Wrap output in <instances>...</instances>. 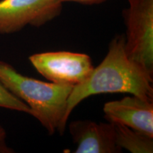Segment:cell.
<instances>
[{"label": "cell", "mask_w": 153, "mask_h": 153, "mask_svg": "<svg viewBox=\"0 0 153 153\" xmlns=\"http://www.w3.org/2000/svg\"><path fill=\"white\" fill-rule=\"evenodd\" d=\"M117 145L132 153H152L153 137L139 133L122 124L113 123Z\"/></svg>", "instance_id": "obj_8"}, {"label": "cell", "mask_w": 153, "mask_h": 153, "mask_svg": "<svg viewBox=\"0 0 153 153\" xmlns=\"http://www.w3.org/2000/svg\"><path fill=\"white\" fill-rule=\"evenodd\" d=\"M0 108L30 114V109L24 101L17 98L0 82Z\"/></svg>", "instance_id": "obj_9"}, {"label": "cell", "mask_w": 153, "mask_h": 153, "mask_svg": "<svg viewBox=\"0 0 153 153\" xmlns=\"http://www.w3.org/2000/svg\"><path fill=\"white\" fill-rule=\"evenodd\" d=\"M0 82L30 109V114L49 135L64 133L68 118V100L73 86L45 82L23 75L9 63L0 60Z\"/></svg>", "instance_id": "obj_2"}, {"label": "cell", "mask_w": 153, "mask_h": 153, "mask_svg": "<svg viewBox=\"0 0 153 153\" xmlns=\"http://www.w3.org/2000/svg\"><path fill=\"white\" fill-rule=\"evenodd\" d=\"M69 131L76 148L75 153H119L114 123L74 120L69 125Z\"/></svg>", "instance_id": "obj_7"}, {"label": "cell", "mask_w": 153, "mask_h": 153, "mask_svg": "<svg viewBox=\"0 0 153 153\" xmlns=\"http://www.w3.org/2000/svg\"><path fill=\"white\" fill-rule=\"evenodd\" d=\"M60 0H1L0 34L20 31L27 26L40 27L60 16Z\"/></svg>", "instance_id": "obj_5"}, {"label": "cell", "mask_w": 153, "mask_h": 153, "mask_svg": "<svg viewBox=\"0 0 153 153\" xmlns=\"http://www.w3.org/2000/svg\"><path fill=\"white\" fill-rule=\"evenodd\" d=\"M6 131L4 128L1 126H0V146H3L4 145L3 144L4 141V139L6 137Z\"/></svg>", "instance_id": "obj_11"}, {"label": "cell", "mask_w": 153, "mask_h": 153, "mask_svg": "<svg viewBox=\"0 0 153 153\" xmlns=\"http://www.w3.org/2000/svg\"><path fill=\"white\" fill-rule=\"evenodd\" d=\"M104 118L153 137V101L137 96L125 97L104 104Z\"/></svg>", "instance_id": "obj_6"}, {"label": "cell", "mask_w": 153, "mask_h": 153, "mask_svg": "<svg viewBox=\"0 0 153 153\" xmlns=\"http://www.w3.org/2000/svg\"><path fill=\"white\" fill-rule=\"evenodd\" d=\"M123 14L126 55L153 77V0H135Z\"/></svg>", "instance_id": "obj_3"}, {"label": "cell", "mask_w": 153, "mask_h": 153, "mask_svg": "<svg viewBox=\"0 0 153 153\" xmlns=\"http://www.w3.org/2000/svg\"><path fill=\"white\" fill-rule=\"evenodd\" d=\"M62 2H67V1H71V2L79 3L82 4H87V5H92L97 4H101L106 0H60Z\"/></svg>", "instance_id": "obj_10"}, {"label": "cell", "mask_w": 153, "mask_h": 153, "mask_svg": "<svg viewBox=\"0 0 153 153\" xmlns=\"http://www.w3.org/2000/svg\"><path fill=\"white\" fill-rule=\"evenodd\" d=\"M128 1L129 3H131V2H133V1H135V0H128Z\"/></svg>", "instance_id": "obj_12"}, {"label": "cell", "mask_w": 153, "mask_h": 153, "mask_svg": "<svg viewBox=\"0 0 153 153\" xmlns=\"http://www.w3.org/2000/svg\"><path fill=\"white\" fill-rule=\"evenodd\" d=\"M152 78L128 57L125 36H116L102 62L85 81L72 89L68 100L67 118L80 102L92 95L127 93L153 101Z\"/></svg>", "instance_id": "obj_1"}, {"label": "cell", "mask_w": 153, "mask_h": 153, "mask_svg": "<svg viewBox=\"0 0 153 153\" xmlns=\"http://www.w3.org/2000/svg\"><path fill=\"white\" fill-rule=\"evenodd\" d=\"M29 60L48 81L73 87L85 81L94 68L88 55L68 51L36 53Z\"/></svg>", "instance_id": "obj_4"}]
</instances>
